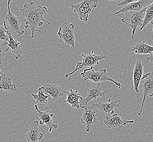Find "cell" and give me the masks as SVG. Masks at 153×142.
I'll return each mask as SVG.
<instances>
[{
	"label": "cell",
	"mask_w": 153,
	"mask_h": 142,
	"mask_svg": "<svg viewBox=\"0 0 153 142\" xmlns=\"http://www.w3.org/2000/svg\"><path fill=\"white\" fill-rule=\"evenodd\" d=\"M20 11L22 12V16L25 17L24 28L31 29V36L28 38H34L36 31L43 34L42 31L37 28L42 26L44 22H46L48 24H51L44 17L48 12L47 7L42 6L39 3L32 2L29 4H25L23 8L20 9Z\"/></svg>",
	"instance_id": "1"
},
{
	"label": "cell",
	"mask_w": 153,
	"mask_h": 142,
	"mask_svg": "<svg viewBox=\"0 0 153 142\" xmlns=\"http://www.w3.org/2000/svg\"><path fill=\"white\" fill-rule=\"evenodd\" d=\"M81 76L85 80H90L94 83L100 84L101 82L109 81L114 84L120 89L122 87L121 84L113 80L112 78L110 77L107 73V70L106 69L100 70L99 71H95L93 68H89L88 69L84 70L81 73Z\"/></svg>",
	"instance_id": "2"
},
{
	"label": "cell",
	"mask_w": 153,
	"mask_h": 142,
	"mask_svg": "<svg viewBox=\"0 0 153 142\" xmlns=\"http://www.w3.org/2000/svg\"><path fill=\"white\" fill-rule=\"evenodd\" d=\"M146 8L140 11H130L126 12V16L121 20V21L126 25L132 28L131 38H133L135 36V32L137 31L138 26L140 28L143 24L144 16L146 14Z\"/></svg>",
	"instance_id": "3"
},
{
	"label": "cell",
	"mask_w": 153,
	"mask_h": 142,
	"mask_svg": "<svg viewBox=\"0 0 153 142\" xmlns=\"http://www.w3.org/2000/svg\"><path fill=\"white\" fill-rule=\"evenodd\" d=\"M98 2V0H85L75 5L71 4L70 7L78 14L79 20L87 22L89 15L92 9L97 7Z\"/></svg>",
	"instance_id": "4"
},
{
	"label": "cell",
	"mask_w": 153,
	"mask_h": 142,
	"mask_svg": "<svg viewBox=\"0 0 153 142\" xmlns=\"http://www.w3.org/2000/svg\"><path fill=\"white\" fill-rule=\"evenodd\" d=\"M81 55L83 57L82 61L81 62H77V63L76 68L73 72L71 73H67L65 75V77L68 78L69 76L74 74L75 72L78 70H80V69L88 67L90 68H94V66L99 65V62L103 60L104 59L106 60L107 61V57L104 55H98L95 54L94 53V51H92L91 52H89L86 55L83 54H81Z\"/></svg>",
	"instance_id": "5"
},
{
	"label": "cell",
	"mask_w": 153,
	"mask_h": 142,
	"mask_svg": "<svg viewBox=\"0 0 153 142\" xmlns=\"http://www.w3.org/2000/svg\"><path fill=\"white\" fill-rule=\"evenodd\" d=\"M75 28L74 24L68 22L67 19H65V23L59 28L57 33L59 37L65 42L67 46H71L73 48H75L76 45Z\"/></svg>",
	"instance_id": "6"
},
{
	"label": "cell",
	"mask_w": 153,
	"mask_h": 142,
	"mask_svg": "<svg viewBox=\"0 0 153 142\" xmlns=\"http://www.w3.org/2000/svg\"><path fill=\"white\" fill-rule=\"evenodd\" d=\"M10 2H15L13 0H8L7 2L8 13L5 14V23L8 30L11 29L13 32L18 34L19 36H22L24 34L25 31L21 29L20 24L22 22L21 19L15 16L10 9Z\"/></svg>",
	"instance_id": "7"
},
{
	"label": "cell",
	"mask_w": 153,
	"mask_h": 142,
	"mask_svg": "<svg viewBox=\"0 0 153 142\" xmlns=\"http://www.w3.org/2000/svg\"><path fill=\"white\" fill-rule=\"evenodd\" d=\"M141 84L142 89L143 90V99L141 105V110L138 114V116L141 115L147 96H153V72L144 74L142 78Z\"/></svg>",
	"instance_id": "8"
},
{
	"label": "cell",
	"mask_w": 153,
	"mask_h": 142,
	"mask_svg": "<svg viewBox=\"0 0 153 142\" xmlns=\"http://www.w3.org/2000/svg\"><path fill=\"white\" fill-rule=\"evenodd\" d=\"M120 103V100L114 101L112 99H109L108 102H100L98 100V103H92V105L98 108L100 114L107 117L114 114V109L118 108Z\"/></svg>",
	"instance_id": "9"
},
{
	"label": "cell",
	"mask_w": 153,
	"mask_h": 142,
	"mask_svg": "<svg viewBox=\"0 0 153 142\" xmlns=\"http://www.w3.org/2000/svg\"><path fill=\"white\" fill-rule=\"evenodd\" d=\"M102 87L100 86V84H99L97 85H93L92 87H89L87 91V95L85 99H83V100L80 101V106L81 108H86L88 107L87 105L89 102H91L93 100L98 101L99 97H101L104 95L105 91H102Z\"/></svg>",
	"instance_id": "10"
},
{
	"label": "cell",
	"mask_w": 153,
	"mask_h": 142,
	"mask_svg": "<svg viewBox=\"0 0 153 142\" xmlns=\"http://www.w3.org/2000/svg\"><path fill=\"white\" fill-rule=\"evenodd\" d=\"M100 114L98 111H94L92 109V107H87L85 108V111L81 117V124L86 126V130L87 132H89L92 127L97 123V118L99 115Z\"/></svg>",
	"instance_id": "11"
},
{
	"label": "cell",
	"mask_w": 153,
	"mask_h": 142,
	"mask_svg": "<svg viewBox=\"0 0 153 142\" xmlns=\"http://www.w3.org/2000/svg\"><path fill=\"white\" fill-rule=\"evenodd\" d=\"M104 122L105 125L111 129L120 131L126 124H133L134 121L123 120L118 115L114 113L112 115L106 117Z\"/></svg>",
	"instance_id": "12"
},
{
	"label": "cell",
	"mask_w": 153,
	"mask_h": 142,
	"mask_svg": "<svg viewBox=\"0 0 153 142\" xmlns=\"http://www.w3.org/2000/svg\"><path fill=\"white\" fill-rule=\"evenodd\" d=\"M34 108L38 112V118L40 119L39 124L41 125H45L49 129V132L51 133L52 131L56 130L58 128V125L53 123L52 117L54 114L48 111H43L39 109L37 105H34Z\"/></svg>",
	"instance_id": "13"
},
{
	"label": "cell",
	"mask_w": 153,
	"mask_h": 142,
	"mask_svg": "<svg viewBox=\"0 0 153 142\" xmlns=\"http://www.w3.org/2000/svg\"><path fill=\"white\" fill-rule=\"evenodd\" d=\"M153 1L150 0H140L135 1L134 2L130 3L128 6L123 7L116 13H114V16L119 15L122 13H126L130 11H140L142 9L146 8L149 5L153 3Z\"/></svg>",
	"instance_id": "14"
},
{
	"label": "cell",
	"mask_w": 153,
	"mask_h": 142,
	"mask_svg": "<svg viewBox=\"0 0 153 142\" xmlns=\"http://www.w3.org/2000/svg\"><path fill=\"white\" fill-rule=\"evenodd\" d=\"M38 126L39 122L38 121H34L31 124L25 135L27 142H38L43 138L44 134L41 132Z\"/></svg>",
	"instance_id": "15"
},
{
	"label": "cell",
	"mask_w": 153,
	"mask_h": 142,
	"mask_svg": "<svg viewBox=\"0 0 153 142\" xmlns=\"http://www.w3.org/2000/svg\"><path fill=\"white\" fill-rule=\"evenodd\" d=\"M49 80H47L45 84L44 85L43 90L44 93H46L52 97L51 101H56L61 96H64L66 94V91L62 88L61 87H58L54 84H48Z\"/></svg>",
	"instance_id": "16"
},
{
	"label": "cell",
	"mask_w": 153,
	"mask_h": 142,
	"mask_svg": "<svg viewBox=\"0 0 153 142\" xmlns=\"http://www.w3.org/2000/svg\"><path fill=\"white\" fill-rule=\"evenodd\" d=\"M143 65L141 60L137 61L135 66L134 67L133 70V83H134V90L136 93H139V86L141 83V79L142 75L143 74Z\"/></svg>",
	"instance_id": "17"
},
{
	"label": "cell",
	"mask_w": 153,
	"mask_h": 142,
	"mask_svg": "<svg viewBox=\"0 0 153 142\" xmlns=\"http://www.w3.org/2000/svg\"><path fill=\"white\" fill-rule=\"evenodd\" d=\"M18 87H22V85H18L13 83L12 78L8 77L6 74L1 75L0 77V90L6 91L9 93L16 91H21L18 89Z\"/></svg>",
	"instance_id": "18"
},
{
	"label": "cell",
	"mask_w": 153,
	"mask_h": 142,
	"mask_svg": "<svg viewBox=\"0 0 153 142\" xmlns=\"http://www.w3.org/2000/svg\"><path fill=\"white\" fill-rule=\"evenodd\" d=\"M130 52L132 54H150L152 55L153 53V46L147 44L145 42L141 40L132 46Z\"/></svg>",
	"instance_id": "19"
},
{
	"label": "cell",
	"mask_w": 153,
	"mask_h": 142,
	"mask_svg": "<svg viewBox=\"0 0 153 142\" xmlns=\"http://www.w3.org/2000/svg\"><path fill=\"white\" fill-rule=\"evenodd\" d=\"M66 94L67 95V98L63 103H68L73 108L81 109V108L80 106V101L79 100H83V99L81 96L78 91L71 89L69 92L66 91Z\"/></svg>",
	"instance_id": "20"
},
{
	"label": "cell",
	"mask_w": 153,
	"mask_h": 142,
	"mask_svg": "<svg viewBox=\"0 0 153 142\" xmlns=\"http://www.w3.org/2000/svg\"><path fill=\"white\" fill-rule=\"evenodd\" d=\"M7 34L9 37V41L7 46L11 49L13 56L16 60L20 59L22 56V50L21 49V44L16 40H15L12 34L9 30L7 31Z\"/></svg>",
	"instance_id": "21"
},
{
	"label": "cell",
	"mask_w": 153,
	"mask_h": 142,
	"mask_svg": "<svg viewBox=\"0 0 153 142\" xmlns=\"http://www.w3.org/2000/svg\"><path fill=\"white\" fill-rule=\"evenodd\" d=\"M38 93L37 94H32V96L33 97L36 101L37 103L38 106L39 107H44L47 105L49 101H51V99L48 100V99L50 97V95H46L44 93V91L43 90V87H40L38 90Z\"/></svg>",
	"instance_id": "22"
},
{
	"label": "cell",
	"mask_w": 153,
	"mask_h": 142,
	"mask_svg": "<svg viewBox=\"0 0 153 142\" xmlns=\"http://www.w3.org/2000/svg\"><path fill=\"white\" fill-rule=\"evenodd\" d=\"M153 25V2L150 5L146 8V12L144 16L143 24L140 28V31H142L149 24Z\"/></svg>",
	"instance_id": "23"
},
{
	"label": "cell",
	"mask_w": 153,
	"mask_h": 142,
	"mask_svg": "<svg viewBox=\"0 0 153 142\" xmlns=\"http://www.w3.org/2000/svg\"><path fill=\"white\" fill-rule=\"evenodd\" d=\"M8 30L4 26H0V40L3 42L4 43L7 45L9 41V37L7 34Z\"/></svg>",
	"instance_id": "24"
},
{
	"label": "cell",
	"mask_w": 153,
	"mask_h": 142,
	"mask_svg": "<svg viewBox=\"0 0 153 142\" xmlns=\"http://www.w3.org/2000/svg\"><path fill=\"white\" fill-rule=\"evenodd\" d=\"M9 50V47L0 40V64L1 65L3 58L7 52Z\"/></svg>",
	"instance_id": "25"
},
{
	"label": "cell",
	"mask_w": 153,
	"mask_h": 142,
	"mask_svg": "<svg viewBox=\"0 0 153 142\" xmlns=\"http://www.w3.org/2000/svg\"><path fill=\"white\" fill-rule=\"evenodd\" d=\"M136 0H124V1H122L120 3H119L118 4V6H126L130 3H132L133 2H134Z\"/></svg>",
	"instance_id": "26"
},
{
	"label": "cell",
	"mask_w": 153,
	"mask_h": 142,
	"mask_svg": "<svg viewBox=\"0 0 153 142\" xmlns=\"http://www.w3.org/2000/svg\"><path fill=\"white\" fill-rule=\"evenodd\" d=\"M147 61H149V62H150L151 63H152L153 65V55H150V56H148V57H147Z\"/></svg>",
	"instance_id": "27"
},
{
	"label": "cell",
	"mask_w": 153,
	"mask_h": 142,
	"mask_svg": "<svg viewBox=\"0 0 153 142\" xmlns=\"http://www.w3.org/2000/svg\"><path fill=\"white\" fill-rule=\"evenodd\" d=\"M0 65H1V64H0ZM4 74H3V73H2V72L1 71V69H0V75H3Z\"/></svg>",
	"instance_id": "28"
},
{
	"label": "cell",
	"mask_w": 153,
	"mask_h": 142,
	"mask_svg": "<svg viewBox=\"0 0 153 142\" xmlns=\"http://www.w3.org/2000/svg\"></svg>",
	"instance_id": "29"
}]
</instances>
